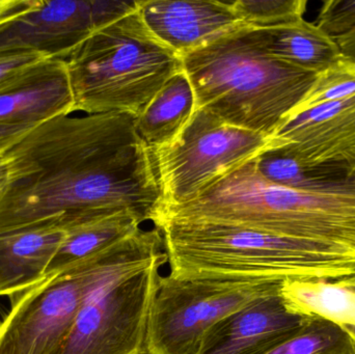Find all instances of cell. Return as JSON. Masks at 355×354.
Listing matches in <instances>:
<instances>
[{"instance_id":"cell-1","label":"cell","mask_w":355,"mask_h":354,"mask_svg":"<svg viewBox=\"0 0 355 354\" xmlns=\"http://www.w3.org/2000/svg\"><path fill=\"white\" fill-rule=\"evenodd\" d=\"M69 116L33 127L3 154L0 231L49 224L66 232L123 212L155 222L162 191L137 116Z\"/></svg>"},{"instance_id":"cell-2","label":"cell","mask_w":355,"mask_h":354,"mask_svg":"<svg viewBox=\"0 0 355 354\" xmlns=\"http://www.w3.org/2000/svg\"><path fill=\"white\" fill-rule=\"evenodd\" d=\"M254 159L168 210V218L235 224L355 251V174L327 175L312 186L290 188L266 180Z\"/></svg>"},{"instance_id":"cell-3","label":"cell","mask_w":355,"mask_h":354,"mask_svg":"<svg viewBox=\"0 0 355 354\" xmlns=\"http://www.w3.org/2000/svg\"><path fill=\"white\" fill-rule=\"evenodd\" d=\"M182 60L196 96V109L268 137L300 103L317 75L273 56L267 49L264 29L244 24Z\"/></svg>"},{"instance_id":"cell-4","label":"cell","mask_w":355,"mask_h":354,"mask_svg":"<svg viewBox=\"0 0 355 354\" xmlns=\"http://www.w3.org/2000/svg\"><path fill=\"white\" fill-rule=\"evenodd\" d=\"M162 232L171 274L338 281L355 274V251L235 224L168 220Z\"/></svg>"},{"instance_id":"cell-5","label":"cell","mask_w":355,"mask_h":354,"mask_svg":"<svg viewBox=\"0 0 355 354\" xmlns=\"http://www.w3.org/2000/svg\"><path fill=\"white\" fill-rule=\"evenodd\" d=\"M158 229H139L110 249L45 278L12 303L0 322V354H60L95 291L156 263H166Z\"/></svg>"},{"instance_id":"cell-6","label":"cell","mask_w":355,"mask_h":354,"mask_svg":"<svg viewBox=\"0 0 355 354\" xmlns=\"http://www.w3.org/2000/svg\"><path fill=\"white\" fill-rule=\"evenodd\" d=\"M75 112L141 116L183 71L182 56L148 28L139 10L103 27L66 60Z\"/></svg>"},{"instance_id":"cell-7","label":"cell","mask_w":355,"mask_h":354,"mask_svg":"<svg viewBox=\"0 0 355 354\" xmlns=\"http://www.w3.org/2000/svg\"><path fill=\"white\" fill-rule=\"evenodd\" d=\"M284 281L230 276H160L148 321L147 354H198L205 334Z\"/></svg>"},{"instance_id":"cell-8","label":"cell","mask_w":355,"mask_h":354,"mask_svg":"<svg viewBox=\"0 0 355 354\" xmlns=\"http://www.w3.org/2000/svg\"><path fill=\"white\" fill-rule=\"evenodd\" d=\"M268 145V136L196 109L172 143L150 150L162 195L159 216L164 210L193 201L239 166L262 155Z\"/></svg>"},{"instance_id":"cell-9","label":"cell","mask_w":355,"mask_h":354,"mask_svg":"<svg viewBox=\"0 0 355 354\" xmlns=\"http://www.w3.org/2000/svg\"><path fill=\"white\" fill-rule=\"evenodd\" d=\"M156 263L95 291L81 308L60 354H141L159 284Z\"/></svg>"},{"instance_id":"cell-10","label":"cell","mask_w":355,"mask_h":354,"mask_svg":"<svg viewBox=\"0 0 355 354\" xmlns=\"http://www.w3.org/2000/svg\"><path fill=\"white\" fill-rule=\"evenodd\" d=\"M266 152L295 160L302 168L355 174V95L323 104L282 125Z\"/></svg>"},{"instance_id":"cell-11","label":"cell","mask_w":355,"mask_h":354,"mask_svg":"<svg viewBox=\"0 0 355 354\" xmlns=\"http://www.w3.org/2000/svg\"><path fill=\"white\" fill-rule=\"evenodd\" d=\"M106 27L100 0H39L0 27V52L31 51L67 60L92 35Z\"/></svg>"},{"instance_id":"cell-12","label":"cell","mask_w":355,"mask_h":354,"mask_svg":"<svg viewBox=\"0 0 355 354\" xmlns=\"http://www.w3.org/2000/svg\"><path fill=\"white\" fill-rule=\"evenodd\" d=\"M309 319L288 311L279 292L266 295L216 322L198 354H267L295 336Z\"/></svg>"},{"instance_id":"cell-13","label":"cell","mask_w":355,"mask_h":354,"mask_svg":"<svg viewBox=\"0 0 355 354\" xmlns=\"http://www.w3.org/2000/svg\"><path fill=\"white\" fill-rule=\"evenodd\" d=\"M137 10L152 33L180 56L242 24L231 2L145 0Z\"/></svg>"},{"instance_id":"cell-14","label":"cell","mask_w":355,"mask_h":354,"mask_svg":"<svg viewBox=\"0 0 355 354\" xmlns=\"http://www.w3.org/2000/svg\"><path fill=\"white\" fill-rule=\"evenodd\" d=\"M74 112L66 60H42L0 87V123L35 127Z\"/></svg>"},{"instance_id":"cell-15","label":"cell","mask_w":355,"mask_h":354,"mask_svg":"<svg viewBox=\"0 0 355 354\" xmlns=\"http://www.w3.org/2000/svg\"><path fill=\"white\" fill-rule=\"evenodd\" d=\"M64 235L49 224L0 231V297L12 303L41 284Z\"/></svg>"},{"instance_id":"cell-16","label":"cell","mask_w":355,"mask_h":354,"mask_svg":"<svg viewBox=\"0 0 355 354\" xmlns=\"http://www.w3.org/2000/svg\"><path fill=\"white\" fill-rule=\"evenodd\" d=\"M196 112V96L184 71L173 76L141 116L137 131L150 150L172 143L179 136Z\"/></svg>"},{"instance_id":"cell-17","label":"cell","mask_w":355,"mask_h":354,"mask_svg":"<svg viewBox=\"0 0 355 354\" xmlns=\"http://www.w3.org/2000/svg\"><path fill=\"white\" fill-rule=\"evenodd\" d=\"M264 31L270 54L304 70L318 74L343 56L335 39L304 19Z\"/></svg>"},{"instance_id":"cell-18","label":"cell","mask_w":355,"mask_h":354,"mask_svg":"<svg viewBox=\"0 0 355 354\" xmlns=\"http://www.w3.org/2000/svg\"><path fill=\"white\" fill-rule=\"evenodd\" d=\"M141 224L137 216L123 212L66 231L64 240L46 272V278L70 269L124 240L141 229Z\"/></svg>"},{"instance_id":"cell-19","label":"cell","mask_w":355,"mask_h":354,"mask_svg":"<svg viewBox=\"0 0 355 354\" xmlns=\"http://www.w3.org/2000/svg\"><path fill=\"white\" fill-rule=\"evenodd\" d=\"M286 309L304 318H321L355 328V291L322 280H286L279 291Z\"/></svg>"},{"instance_id":"cell-20","label":"cell","mask_w":355,"mask_h":354,"mask_svg":"<svg viewBox=\"0 0 355 354\" xmlns=\"http://www.w3.org/2000/svg\"><path fill=\"white\" fill-rule=\"evenodd\" d=\"M267 354H355V330L310 318L295 336Z\"/></svg>"},{"instance_id":"cell-21","label":"cell","mask_w":355,"mask_h":354,"mask_svg":"<svg viewBox=\"0 0 355 354\" xmlns=\"http://www.w3.org/2000/svg\"><path fill=\"white\" fill-rule=\"evenodd\" d=\"M354 95L355 60L343 55L316 75L306 95L282 125L323 104L339 101Z\"/></svg>"},{"instance_id":"cell-22","label":"cell","mask_w":355,"mask_h":354,"mask_svg":"<svg viewBox=\"0 0 355 354\" xmlns=\"http://www.w3.org/2000/svg\"><path fill=\"white\" fill-rule=\"evenodd\" d=\"M242 24L258 29L277 28L304 19V0H237L231 2Z\"/></svg>"},{"instance_id":"cell-23","label":"cell","mask_w":355,"mask_h":354,"mask_svg":"<svg viewBox=\"0 0 355 354\" xmlns=\"http://www.w3.org/2000/svg\"><path fill=\"white\" fill-rule=\"evenodd\" d=\"M315 24L333 39L355 28V0H327L323 2Z\"/></svg>"},{"instance_id":"cell-24","label":"cell","mask_w":355,"mask_h":354,"mask_svg":"<svg viewBox=\"0 0 355 354\" xmlns=\"http://www.w3.org/2000/svg\"><path fill=\"white\" fill-rule=\"evenodd\" d=\"M44 60L49 58L35 52H0V87Z\"/></svg>"},{"instance_id":"cell-25","label":"cell","mask_w":355,"mask_h":354,"mask_svg":"<svg viewBox=\"0 0 355 354\" xmlns=\"http://www.w3.org/2000/svg\"><path fill=\"white\" fill-rule=\"evenodd\" d=\"M39 0H0V27L22 16Z\"/></svg>"},{"instance_id":"cell-26","label":"cell","mask_w":355,"mask_h":354,"mask_svg":"<svg viewBox=\"0 0 355 354\" xmlns=\"http://www.w3.org/2000/svg\"><path fill=\"white\" fill-rule=\"evenodd\" d=\"M33 128V126L29 125L0 123V156H3L8 149Z\"/></svg>"},{"instance_id":"cell-27","label":"cell","mask_w":355,"mask_h":354,"mask_svg":"<svg viewBox=\"0 0 355 354\" xmlns=\"http://www.w3.org/2000/svg\"><path fill=\"white\" fill-rule=\"evenodd\" d=\"M342 54L355 60V28L342 37L336 39Z\"/></svg>"},{"instance_id":"cell-28","label":"cell","mask_w":355,"mask_h":354,"mask_svg":"<svg viewBox=\"0 0 355 354\" xmlns=\"http://www.w3.org/2000/svg\"><path fill=\"white\" fill-rule=\"evenodd\" d=\"M6 178V162L3 156H0V195L3 191Z\"/></svg>"},{"instance_id":"cell-29","label":"cell","mask_w":355,"mask_h":354,"mask_svg":"<svg viewBox=\"0 0 355 354\" xmlns=\"http://www.w3.org/2000/svg\"><path fill=\"white\" fill-rule=\"evenodd\" d=\"M141 354H147V353H141Z\"/></svg>"}]
</instances>
